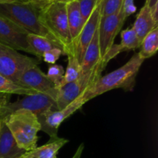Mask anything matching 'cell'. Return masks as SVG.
<instances>
[{
    "mask_svg": "<svg viewBox=\"0 0 158 158\" xmlns=\"http://www.w3.org/2000/svg\"><path fill=\"white\" fill-rule=\"evenodd\" d=\"M106 66L101 60L91 70L85 73H80L77 80L61 86L58 89V96L56 101V110L64 108L84 94L101 77V73Z\"/></svg>",
    "mask_w": 158,
    "mask_h": 158,
    "instance_id": "cell-5",
    "label": "cell"
},
{
    "mask_svg": "<svg viewBox=\"0 0 158 158\" xmlns=\"http://www.w3.org/2000/svg\"><path fill=\"white\" fill-rule=\"evenodd\" d=\"M0 126H1V120H0Z\"/></svg>",
    "mask_w": 158,
    "mask_h": 158,
    "instance_id": "cell-34",
    "label": "cell"
},
{
    "mask_svg": "<svg viewBox=\"0 0 158 158\" xmlns=\"http://www.w3.org/2000/svg\"><path fill=\"white\" fill-rule=\"evenodd\" d=\"M19 110H26L35 114L41 123L47 113L56 110V102L50 97L41 94L25 96L24 98L0 106V120H3L12 113Z\"/></svg>",
    "mask_w": 158,
    "mask_h": 158,
    "instance_id": "cell-6",
    "label": "cell"
},
{
    "mask_svg": "<svg viewBox=\"0 0 158 158\" xmlns=\"http://www.w3.org/2000/svg\"><path fill=\"white\" fill-rule=\"evenodd\" d=\"M28 2H30L34 3L35 5H38L40 7H43V6H44L46 5V3L44 2L43 0H28Z\"/></svg>",
    "mask_w": 158,
    "mask_h": 158,
    "instance_id": "cell-30",
    "label": "cell"
},
{
    "mask_svg": "<svg viewBox=\"0 0 158 158\" xmlns=\"http://www.w3.org/2000/svg\"><path fill=\"white\" fill-rule=\"evenodd\" d=\"M77 1L79 2L80 12L83 15V19L86 22L95 6H97L99 0H77Z\"/></svg>",
    "mask_w": 158,
    "mask_h": 158,
    "instance_id": "cell-25",
    "label": "cell"
},
{
    "mask_svg": "<svg viewBox=\"0 0 158 158\" xmlns=\"http://www.w3.org/2000/svg\"><path fill=\"white\" fill-rule=\"evenodd\" d=\"M64 74L65 69L62 65L52 64L49 66L46 76L59 89L62 86Z\"/></svg>",
    "mask_w": 158,
    "mask_h": 158,
    "instance_id": "cell-23",
    "label": "cell"
},
{
    "mask_svg": "<svg viewBox=\"0 0 158 158\" xmlns=\"http://www.w3.org/2000/svg\"><path fill=\"white\" fill-rule=\"evenodd\" d=\"M41 8L30 2L5 0L0 1V15L13 23L28 34L46 37L58 43L42 23Z\"/></svg>",
    "mask_w": 158,
    "mask_h": 158,
    "instance_id": "cell-2",
    "label": "cell"
},
{
    "mask_svg": "<svg viewBox=\"0 0 158 158\" xmlns=\"http://www.w3.org/2000/svg\"><path fill=\"white\" fill-rule=\"evenodd\" d=\"M27 42L30 46L31 49L33 52V55L40 61L42 60L43 55L50 49L54 48H63L56 42L41 35H35V34H28Z\"/></svg>",
    "mask_w": 158,
    "mask_h": 158,
    "instance_id": "cell-19",
    "label": "cell"
},
{
    "mask_svg": "<svg viewBox=\"0 0 158 158\" xmlns=\"http://www.w3.org/2000/svg\"><path fill=\"white\" fill-rule=\"evenodd\" d=\"M19 158H25V157H23V156H22V157H20Z\"/></svg>",
    "mask_w": 158,
    "mask_h": 158,
    "instance_id": "cell-33",
    "label": "cell"
},
{
    "mask_svg": "<svg viewBox=\"0 0 158 158\" xmlns=\"http://www.w3.org/2000/svg\"><path fill=\"white\" fill-rule=\"evenodd\" d=\"M66 11H67V19L69 25V33L72 39L73 49L75 48L76 43L81 32L85 21L80 12V6L77 0L69 2L66 3ZM75 52V51H74Z\"/></svg>",
    "mask_w": 158,
    "mask_h": 158,
    "instance_id": "cell-15",
    "label": "cell"
},
{
    "mask_svg": "<svg viewBox=\"0 0 158 158\" xmlns=\"http://www.w3.org/2000/svg\"><path fill=\"white\" fill-rule=\"evenodd\" d=\"M62 55H64L63 49L60 47H56L45 52L43 55L42 60L51 65L56 64V62L60 59V57Z\"/></svg>",
    "mask_w": 158,
    "mask_h": 158,
    "instance_id": "cell-26",
    "label": "cell"
},
{
    "mask_svg": "<svg viewBox=\"0 0 158 158\" xmlns=\"http://www.w3.org/2000/svg\"><path fill=\"white\" fill-rule=\"evenodd\" d=\"M43 1H44V2L46 3V4H47V3L53 2H59L68 3V2H69L74 1V0H43Z\"/></svg>",
    "mask_w": 158,
    "mask_h": 158,
    "instance_id": "cell-31",
    "label": "cell"
},
{
    "mask_svg": "<svg viewBox=\"0 0 158 158\" xmlns=\"http://www.w3.org/2000/svg\"><path fill=\"white\" fill-rule=\"evenodd\" d=\"M84 143H80V146L77 148V151H76V152L74 153V154L73 155V157L71 158H81L82 157V154H83V151H84Z\"/></svg>",
    "mask_w": 158,
    "mask_h": 158,
    "instance_id": "cell-28",
    "label": "cell"
},
{
    "mask_svg": "<svg viewBox=\"0 0 158 158\" xmlns=\"http://www.w3.org/2000/svg\"><path fill=\"white\" fill-rule=\"evenodd\" d=\"M144 60L137 52L124 65L103 77H100L83 94L86 101H89L98 96L115 89H122L126 92L132 91L134 89L136 79Z\"/></svg>",
    "mask_w": 158,
    "mask_h": 158,
    "instance_id": "cell-1",
    "label": "cell"
},
{
    "mask_svg": "<svg viewBox=\"0 0 158 158\" xmlns=\"http://www.w3.org/2000/svg\"><path fill=\"white\" fill-rule=\"evenodd\" d=\"M123 0H103L101 9L102 16L117 13L121 9Z\"/></svg>",
    "mask_w": 158,
    "mask_h": 158,
    "instance_id": "cell-24",
    "label": "cell"
},
{
    "mask_svg": "<svg viewBox=\"0 0 158 158\" xmlns=\"http://www.w3.org/2000/svg\"><path fill=\"white\" fill-rule=\"evenodd\" d=\"M26 153L15 142L3 120L0 126V158H19Z\"/></svg>",
    "mask_w": 158,
    "mask_h": 158,
    "instance_id": "cell-14",
    "label": "cell"
},
{
    "mask_svg": "<svg viewBox=\"0 0 158 158\" xmlns=\"http://www.w3.org/2000/svg\"><path fill=\"white\" fill-rule=\"evenodd\" d=\"M86 103H87V101L83 94L63 109L49 111L46 114L43 122L40 123L41 131L46 133L49 136V138L58 137V129L62 123L73 115L76 111L80 110Z\"/></svg>",
    "mask_w": 158,
    "mask_h": 158,
    "instance_id": "cell-10",
    "label": "cell"
},
{
    "mask_svg": "<svg viewBox=\"0 0 158 158\" xmlns=\"http://www.w3.org/2000/svg\"><path fill=\"white\" fill-rule=\"evenodd\" d=\"M2 120L5 122L20 148L27 152L36 148L41 125L35 114L26 110H19Z\"/></svg>",
    "mask_w": 158,
    "mask_h": 158,
    "instance_id": "cell-3",
    "label": "cell"
},
{
    "mask_svg": "<svg viewBox=\"0 0 158 158\" xmlns=\"http://www.w3.org/2000/svg\"><path fill=\"white\" fill-rule=\"evenodd\" d=\"M132 27L140 41L153 29L158 27V23L154 19L151 9L146 4H144L137 14Z\"/></svg>",
    "mask_w": 158,
    "mask_h": 158,
    "instance_id": "cell-17",
    "label": "cell"
},
{
    "mask_svg": "<svg viewBox=\"0 0 158 158\" xmlns=\"http://www.w3.org/2000/svg\"><path fill=\"white\" fill-rule=\"evenodd\" d=\"M68 142L67 139L60 137L49 138L46 143L27 151L23 156L25 158H56L59 151Z\"/></svg>",
    "mask_w": 158,
    "mask_h": 158,
    "instance_id": "cell-16",
    "label": "cell"
},
{
    "mask_svg": "<svg viewBox=\"0 0 158 158\" xmlns=\"http://www.w3.org/2000/svg\"><path fill=\"white\" fill-rule=\"evenodd\" d=\"M137 10L135 4H134V0H123V5H122L121 11L123 12V17L125 20L134 14Z\"/></svg>",
    "mask_w": 158,
    "mask_h": 158,
    "instance_id": "cell-27",
    "label": "cell"
},
{
    "mask_svg": "<svg viewBox=\"0 0 158 158\" xmlns=\"http://www.w3.org/2000/svg\"><path fill=\"white\" fill-rule=\"evenodd\" d=\"M145 4L149 7L150 9H152L155 6H158V0H148L147 2H145Z\"/></svg>",
    "mask_w": 158,
    "mask_h": 158,
    "instance_id": "cell-29",
    "label": "cell"
},
{
    "mask_svg": "<svg viewBox=\"0 0 158 158\" xmlns=\"http://www.w3.org/2000/svg\"><path fill=\"white\" fill-rule=\"evenodd\" d=\"M0 1H5V0H0Z\"/></svg>",
    "mask_w": 158,
    "mask_h": 158,
    "instance_id": "cell-36",
    "label": "cell"
},
{
    "mask_svg": "<svg viewBox=\"0 0 158 158\" xmlns=\"http://www.w3.org/2000/svg\"><path fill=\"white\" fill-rule=\"evenodd\" d=\"M17 84L31 89L37 94H41L56 101L58 89L50 81L46 73L43 72L38 65H34L26 69L17 81Z\"/></svg>",
    "mask_w": 158,
    "mask_h": 158,
    "instance_id": "cell-8",
    "label": "cell"
},
{
    "mask_svg": "<svg viewBox=\"0 0 158 158\" xmlns=\"http://www.w3.org/2000/svg\"><path fill=\"white\" fill-rule=\"evenodd\" d=\"M66 56L68 58V63L61 86L76 80L81 73L80 63L77 60L75 52H69Z\"/></svg>",
    "mask_w": 158,
    "mask_h": 158,
    "instance_id": "cell-22",
    "label": "cell"
},
{
    "mask_svg": "<svg viewBox=\"0 0 158 158\" xmlns=\"http://www.w3.org/2000/svg\"><path fill=\"white\" fill-rule=\"evenodd\" d=\"M126 21L121 9L117 13L102 16L98 26L99 43L101 60L111 46L114 44V40L117 34L121 30L123 23Z\"/></svg>",
    "mask_w": 158,
    "mask_h": 158,
    "instance_id": "cell-9",
    "label": "cell"
},
{
    "mask_svg": "<svg viewBox=\"0 0 158 158\" xmlns=\"http://www.w3.org/2000/svg\"><path fill=\"white\" fill-rule=\"evenodd\" d=\"M102 2H103V0H99L97 6L92 11L86 21L85 22L81 32L77 39V43H76L74 51H75L77 60L80 63L84 56L86 47L89 44L94 34L98 29L99 23H100V18H101Z\"/></svg>",
    "mask_w": 158,
    "mask_h": 158,
    "instance_id": "cell-12",
    "label": "cell"
},
{
    "mask_svg": "<svg viewBox=\"0 0 158 158\" xmlns=\"http://www.w3.org/2000/svg\"><path fill=\"white\" fill-rule=\"evenodd\" d=\"M100 61H101V56H100L98 29H97V32L94 34L90 43L86 47L84 56H83V60L80 63L81 73H85L91 70Z\"/></svg>",
    "mask_w": 158,
    "mask_h": 158,
    "instance_id": "cell-18",
    "label": "cell"
},
{
    "mask_svg": "<svg viewBox=\"0 0 158 158\" xmlns=\"http://www.w3.org/2000/svg\"><path fill=\"white\" fill-rule=\"evenodd\" d=\"M141 41L139 40L137 33L133 27L128 28L121 32V41L119 44H114L108 50L106 55L102 58V62L107 65L111 60L122 52L135 50L139 49Z\"/></svg>",
    "mask_w": 158,
    "mask_h": 158,
    "instance_id": "cell-13",
    "label": "cell"
},
{
    "mask_svg": "<svg viewBox=\"0 0 158 158\" xmlns=\"http://www.w3.org/2000/svg\"><path fill=\"white\" fill-rule=\"evenodd\" d=\"M19 1H23V2H28V0H19Z\"/></svg>",
    "mask_w": 158,
    "mask_h": 158,
    "instance_id": "cell-32",
    "label": "cell"
},
{
    "mask_svg": "<svg viewBox=\"0 0 158 158\" xmlns=\"http://www.w3.org/2000/svg\"><path fill=\"white\" fill-rule=\"evenodd\" d=\"M40 60L23 55L16 49L0 43V75L17 83L28 68L39 65Z\"/></svg>",
    "mask_w": 158,
    "mask_h": 158,
    "instance_id": "cell-7",
    "label": "cell"
},
{
    "mask_svg": "<svg viewBox=\"0 0 158 158\" xmlns=\"http://www.w3.org/2000/svg\"><path fill=\"white\" fill-rule=\"evenodd\" d=\"M0 94H9V95L16 94V95L29 96L36 94L37 93L31 89L23 87L15 82L0 75Z\"/></svg>",
    "mask_w": 158,
    "mask_h": 158,
    "instance_id": "cell-21",
    "label": "cell"
},
{
    "mask_svg": "<svg viewBox=\"0 0 158 158\" xmlns=\"http://www.w3.org/2000/svg\"><path fill=\"white\" fill-rule=\"evenodd\" d=\"M140 52V56L144 60L154 56L158 50V27L153 29L142 40Z\"/></svg>",
    "mask_w": 158,
    "mask_h": 158,
    "instance_id": "cell-20",
    "label": "cell"
},
{
    "mask_svg": "<svg viewBox=\"0 0 158 158\" xmlns=\"http://www.w3.org/2000/svg\"><path fill=\"white\" fill-rule=\"evenodd\" d=\"M40 19L43 26L63 48L64 55L74 52L68 25L66 3H47L41 8Z\"/></svg>",
    "mask_w": 158,
    "mask_h": 158,
    "instance_id": "cell-4",
    "label": "cell"
},
{
    "mask_svg": "<svg viewBox=\"0 0 158 158\" xmlns=\"http://www.w3.org/2000/svg\"><path fill=\"white\" fill-rule=\"evenodd\" d=\"M27 32L0 15V43L33 55L27 42Z\"/></svg>",
    "mask_w": 158,
    "mask_h": 158,
    "instance_id": "cell-11",
    "label": "cell"
},
{
    "mask_svg": "<svg viewBox=\"0 0 158 158\" xmlns=\"http://www.w3.org/2000/svg\"><path fill=\"white\" fill-rule=\"evenodd\" d=\"M148 0H146V2H148Z\"/></svg>",
    "mask_w": 158,
    "mask_h": 158,
    "instance_id": "cell-35",
    "label": "cell"
}]
</instances>
